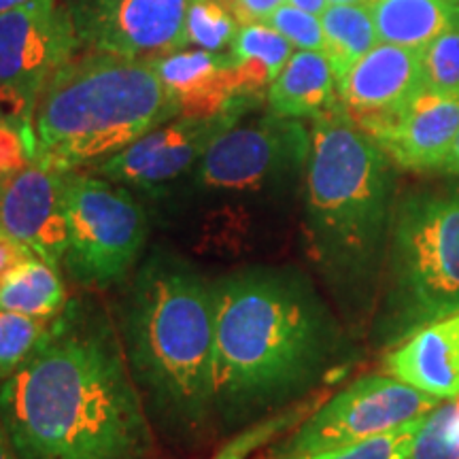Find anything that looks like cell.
<instances>
[{
	"label": "cell",
	"instance_id": "23",
	"mask_svg": "<svg viewBox=\"0 0 459 459\" xmlns=\"http://www.w3.org/2000/svg\"><path fill=\"white\" fill-rule=\"evenodd\" d=\"M324 400V395L302 398L294 402V404L285 406V409L247 423L240 432L230 436L228 443L209 459H249L255 451L264 449V446L279 440L283 434L300 426L304 419L311 415Z\"/></svg>",
	"mask_w": 459,
	"mask_h": 459
},
{
	"label": "cell",
	"instance_id": "37",
	"mask_svg": "<svg viewBox=\"0 0 459 459\" xmlns=\"http://www.w3.org/2000/svg\"><path fill=\"white\" fill-rule=\"evenodd\" d=\"M24 3H30V0H0V13H3V11L13 9V7H20V4H24Z\"/></svg>",
	"mask_w": 459,
	"mask_h": 459
},
{
	"label": "cell",
	"instance_id": "24",
	"mask_svg": "<svg viewBox=\"0 0 459 459\" xmlns=\"http://www.w3.org/2000/svg\"><path fill=\"white\" fill-rule=\"evenodd\" d=\"M54 319L0 308V383L13 377L41 349Z\"/></svg>",
	"mask_w": 459,
	"mask_h": 459
},
{
	"label": "cell",
	"instance_id": "35",
	"mask_svg": "<svg viewBox=\"0 0 459 459\" xmlns=\"http://www.w3.org/2000/svg\"><path fill=\"white\" fill-rule=\"evenodd\" d=\"M0 459H17L13 446H11L7 429L3 426V419H0Z\"/></svg>",
	"mask_w": 459,
	"mask_h": 459
},
{
	"label": "cell",
	"instance_id": "6",
	"mask_svg": "<svg viewBox=\"0 0 459 459\" xmlns=\"http://www.w3.org/2000/svg\"><path fill=\"white\" fill-rule=\"evenodd\" d=\"M381 294L387 347L459 311V189L398 198Z\"/></svg>",
	"mask_w": 459,
	"mask_h": 459
},
{
	"label": "cell",
	"instance_id": "11",
	"mask_svg": "<svg viewBox=\"0 0 459 459\" xmlns=\"http://www.w3.org/2000/svg\"><path fill=\"white\" fill-rule=\"evenodd\" d=\"M82 48L124 57L186 49L189 0H62Z\"/></svg>",
	"mask_w": 459,
	"mask_h": 459
},
{
	"label": "cell",
	"instance_id": "15",
	"mask_svg": "<svg viewBox=\"0 0 459 459\" xmlns=\"http://www.w3.org/2000/svg\"><path fill=\"white\" fill-rule=\"evenodd\" d=\"M459 132V94L423 90L392 122L372 132L389 160L404 170H438Z\"/></svg>",
	"mask_w": 459,
	"mask_h": 459
},
{
	"label": "cell",
	"instance_id": "32",
	"mask_svg": "<svg viewBox=\"0 0 459 459\" xmlns=\"http://www.w3.org/2000/svg\"><path fill=\"white\" fill-rule=\"evenodd\" d=\"M34 254L28 249L26 245L17 243L15 238L7 237L4 232H0V283L15 271L20 264L30 260Z\"/></svg>",
	"mask_w": 459,
	"mask_h": 459
},
{
	"label": "cell",
	"instance_id": "13",
	"mask_svg": "<svg viewBox=\"0 0 459 459\" xmlns=\"http://www.w3.org/2000/svg\"><path fill=\"white\" fill-rule=\"evenodd\" d=\"M66 175L32 160L0 179V232L56 268L68 238Z\"/></svg>",
	"mask_w": 459,
	"mask_h": 459
},
{
	"label": "cell",
	"instance_id": "14",
	"mask_svg": "<svg viewBox=\"0 0 459 459\" xmlns=\"http://www.w3.org/2000/svg\"><path fill=\"white\" fill-rule=\"evenodd\" d=\"M421 91V49L392 43H378L338 82V100L366 134L398 117Z\"/></svg>",
	"mask_w": 459,
	"mask_h": 459
},
{
	"label": "cell",
	"instance_id": "27",
	"mask_svg": "<svg viewBox=\"0 0 459 459\" xmlns=\"http://www.w3.org/2000/svg\"><path fill=\"white\" fill-rule=\"evenodd\" d=\"M423 419L409 423V426L387 432L375 438L361 440V443L334 446V449H321L311 453H298V455H279V453H268L266 459H406L411 446L415 443V436L421 428Z\"/></svg>",
	"mask_w": 459,
	"mask_h": 459
},
{
	"label": "cell",
	"instance_id": "2",
	"mask_svg": "<svg viewBox=\"0 0 459 459\" xmlns=\"http://www.w3.org/2000/svg\"><path fill=\"white\" fill-rule=\"evenodd\" d=\"M215 423L238 426L294 404L334 368L336 317L294 268L251 266L213 281Z\"/></svg>",
	"mask_w": 459,
	"mask_h": 459
},
{
	"label": "cell",
	"instance_id": "28",
	"mask_svg": "<svg viewBox=\"0 0 459 459\" xmlns=\"http://www.w3.org/2000/svg\"><path fill=\"white\" fill-rule=\"evenodd\" d=\"M423 90L459 94V28L440 34L421 49Z\"/></svg>",
	"mask_w": 459,
	"mask_h": 459
},
{
	"label": "cell",
	"instance_id": "20",
	"mask_svg": "<svg viewBox=\"0 0 459 459\" xmlns=\"http://www.w3.org/2000/svg\"><path fill=\"white\" fill-rule=\"evenodd\" d=\"M68 300L60 268L32 255L0 283V308L54 319L66 308Z\"/></svg>",
	"mask_w": 459,
	"mask_h": 459
},
{
	"label": "cell",
	"instance_id": "4",
	"mask_svg": "<svg viewBox=\"0 0 459 459\" xmlns=\"http://www.w3.org/2000/svg\"><path fill=\"white\" fill-rule=\"evenodd\" d=\"M117 330L153 428L194 446L215 428L213 281L156 251L126 291Z\"/></svg>",
	"mask_w": 459,
	"mask_h": 459
},
{
	"label": "cell",
	"instance_id": "33",
	"mask_svg": "<svg viewBox=\"0 0 459 459\" xmlns=\"http://www.w3.org/2000/svg\"><path fill=\"white\" fill-rule=\"evenodd\" d=\"M438 170L445 172V175L459 177V132H457L455 141H453L449 153H446V158L443 160V164L438 166Z\"/></svg>",
	"mask_w": 459,
	"mask_h": 459
},
{
	"label": "cell",
	"instance_id": "3",
	"mask_svg": "<svg viewBox=\"0 0 459 459\" xmlns=\"http://www.w3.org/2000/svg\"><path fill=\"white\" fill-rule=\"evenodd\" d=\"M394 166L341 102L313 119L304 238L321 279L353 321L364 319L381 294L398 203Z\"/></svg>",
	"mask_w": 459,
	"mask_h": 459
},
{
	"label": "cell",
	"instance_id": "26",
	"mask_svg": "<svg viewBox=\"0 0 459 459\" xmlns=\"http://www.w3.org/2000/svg\"><path fill=\"white\" fill-rule=\"evenodd\" d=\"M406 459H459V395L428 412Z\"/></svg>",
	"mask_w": 459,
	"mask_h": 459
},
{
	"label": "cell",
	"instance_id": "10",
	"mask_svg": "<svg viewBox=\"0 0 459 459\" xmlns=\"http://www.w3.org/2000/svg\"><path fill=\"white\" fill-rule=\"evenodd\" d=\"M82 41L62 0H30L0 13V107L30 126L34 105Z\"/></svg>",
	"mask_w": 459,
	"mask_h": 459
},
{
	"label": "cell",
	"instance_id": "31",
	"mask_svg": "<svg viewBox=\"0 0 459 459\" xmlns=\"http://www.w3.org/2000/svg\"><path fill=\"white\" fill-rule=\"evenodd\" d=\"M228 7L237 15L238 24H266L268 17L287 0H226Z\"/></svg>",
	"mask_w": 459,
	"mask_h": 459
},
{
	"label": "cell",
	"instance_id": "34",
	"mask_svg": "<svg viewBox=\"0 0 459 459\" xmlns=\"http://www.w3.org/2000/svg\"><path fill=\"white\" fill-rule=\"evenodd\" d=\"M290 4H294L298 9H304L308 11V13H315V15H321L328 7V0H287Z\"/></svg>",
	"mask_w": 459,
	"mask_h": 459
},
{
	"label": "cell",
	"instance_id": "21",
	"mask_svg": "<svg viewBox=\"0 0 459 459\" xmlns=\"http://www.w3.org/2000/svg\"><path fill=\"white\" fill-rule=\"evenodd\" d=\"M228 51L237 60L247 94L266 99L268 88L296 49L271 24H245Z\"/></svg>",
	"mask_w": 459,
	"mask_h": 459
},
{
	"label": "cell",
	"instance_id": "29",
	"mask_svg": "<svg viewBox=\"0 0 459 459\" xmlns=\"http://www.w3.org/2000/svg\"><path fill=\"white\" fill-rule=\"evenodd\" d=\"M266 24L279 30L283 37L294 45V49L324 51L325 49V32L321 17L308 11L298 9L294 4L285 3L268 17Z\"/></svg>",
	"mask_w": 459,
	"mask_h": 459
},
{
	"label": "cell",
	"instance_id": "18",
	"mask_svg": "<svg viewBox=\"0 0 459 459\" xmlns=\"http://www.w3.org/2000/svg\"><path fill=\"white\" fill-rule=\"evenodd\" d=\"M271 113L315 119L338 102V83L324 51L296 49L266 91Z\"/></svg>",
	"mask_w": 459,
	"mask_h": 459
},
{
	"label": "cell",
	"instance_id": "8",
	"mask_svg": "<svg viewBox=\"0 0 459 459\" xmlns=\"http://www.w3.org/2000/svg\"><path fill=\"white\" fill-rule=\"evenodd\" d=\"M311 130L300 119L268 113L255 122L234 124L194 166L200 196L232 206L290 183L307 170Z\"/></svg>",
	"mask_w": 459,
	"mask_h": 459
},
{
	"label": "cell",
	"instance_id": "22",
	"mask_svg": "<svg viewBox=\"0 0 459 459\" xmlns=\"http://www.w3.org/2000/svg\"><path fill=\"white\" fill-rule=\"evenodd\" d=\"M319 17L325 32L324 54L338 83L381 39L370 7L328 4Z\"/></svg>",
	"mask_w": 459,
	"mask_h": 459
},
{
	"label": "cell",
	"instance_id": "12",
	"mask_svg": "<svg viewBox=\"0 0 459 459\" xmlns=\"http://www.w3.org/2000/svg\"><path fill=\"white\" fill-rule=\"evenodd\" d=\"M251 108L243 105L213 115H177L91 170L124 187L160 189L192 172L206 149Z\"/></svg>",
	"mask_w": 459,
	"mask_h": 459
},
{
	"label": "cell",
	"instance_id": "17",
	"mask_svg": "<svg viewBox=\"0 0 459 459\" xmlns=\"http://www.w3.org/2000/svg\"><path fill=\"white\" fill-rule=\"evenodd\" d=\"M381 370L438 400L459 395V311L404 336L383 355Z\"/></svg>",
	"mask_w": 459,
	"mask_h": 459
},
{
	"label": "cell",
	"instance_id": "5",
	"mask_svg": "<svg viewBox=\"0 0 459 459\" xmlns=\"http://www.w3.org/2000/svg\"><path fill=\"white\" fill-rule=\"evenodd\" d=\"M181 115L152 60L105 51L74 56L45 85L30 119L32 160L94 169Z\"/></svg>",
	"mask_w": 459,
	"mask_h": 459
},
{
	"label": "cell",
	"instance_id": "19",
	"mask_svg": "<svg viewBox=\"0 0 459 459\" xmlns=\"http://www.w3.org/2000/svg\"><path fill=\"white\" fill-rule=\"evenodd\" d=\"M372 17L381 43L423 49L459 28V0H375Z\"/></svg>",
	"mask_w": 459,
	"mask_h": 459
},
{
	"label": "cell",
	"instance_id": "9",
	"mask_svg": "<svg viewBox=\"0 0 459 459\" xmlns=\"http://www.w3.org/2000/svg\"><path fill=\"white\" fill-rule=\"evenodd\" d=\"M440 402L385 372L364 375L321 402L273 453L298 455L361 443L409 426L426 417Z\"/></svg>",
	"mask_w": 459,
	"mask_h": 459
},
{
	"label": "cell",
	"instance_id": "7",
	"mask_svg": "<svg viewBox=\"0 0 459 459\" xmlns=\"http://www.w3.org/2000/svg\"><path fill=\"white\" fill-rule=\"evenodd\" d=\"M68 238L62 266L74 283L107 290L128 277L147 243V215L132 194L96 172L66 175Z\"/></svg>",
	"mask_w": 459,
	"mask_h": 459
},
{
	"label": "cell",
	"instance_id": "16",
	"mask_svg": "<svg viewBox=\"0 0 459 459\" xmlns=\"http://www.w3.org/2000/svg\"><path fill=\"white\" fill-rule=\"evenodd\" d=\"M152 62L179 102L181 115H213L232 107H255L262 100L245 91L230 51L186 48L152 57Z\"/></svg>",
	"mask_w": 459,
	"mask_h": 459
},
{
	"label": "cell",
	"instance_id": "25",
	"mask_svg": "<svg viewBox=\"0 0 459 459\" xmlns=\"http://www.w3.org/2000/svg\"><path fill=\"white\" fill-rule=\"evenodd\" d=\"M238 20L226 0H189V45L206 51H228L238 34Z\"/></svg>",
	"mask_w": 459,
	"mask_h": 459
},
{
	"label": "cell",
	"instance_id": "1",
	"mask_svg": "<svg viewBox=\"0 0 459 459\" xmlns=\"http://www.w3.org/2000/svg\"><path fill=\"white\" fill-rule=\"evenodd\" d=\"M17 459H152L153 423L113 315L71 300L37 353L0 385Z\"/></svg>",
	"mask_w": 459,
	"mask_h": 459
},
{
	"label": "cell",
	"instance_id": "36",
	"mask_svg": "<svg viewBox=\"0 0 459 459\" xmlns=\"http://www.w3.org/2000/svg\"><path fill=\"white\" fill-rule=\"evenodd\" d=\"M330 4H349V7H370L375 0H328Z\"/></svg>",
	"mask_w": 459,
	"mask_h": 459
},
{
	"label": "cell",
	"instance_id": "30",
	"mask_svg": "<svg viewBox=\"0 0 459 459\" xmlns=\"http://www.w3.org/2000/svg\"><path fill=\"white\" fill-rule=\"evenodd\" d=\"M32 162L30 126L0 107V179Z\"/></svg>",
	"mask_w": 459,
	"mask_h": 459
}]
</instances>
